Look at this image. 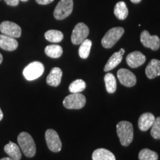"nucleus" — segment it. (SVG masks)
<instances>
[{"mask_svg": "<svg viewBox=\"0 0 160 160\" xmlns=\"http://www.w3.org/2000/svg\"><path fill=\"white\" fill-rule=\"evenodd\" d=\"M18 144L22 153L27 157H34L37 147L33 137L27 132H21L17 137Z\"/></svg>", "mask_w": 160, "mask_h": 160, "instance_id": "obj_1", "label": "nucleus"}, {"mask_svg": "<svg viewBox=\"0 0 160 160\" xmlns=\"http://www.w3.org/2000/svg\"><path fill=\"white\" fill-rule=\"evenodd\" d=\"M117 133L122 145H130L133 139V128L131 122L121 121L117 125Z\"/></svg>", "mask_w": 160, "mask_h": 160, "instance_id": "obj_2", "label": "nucleus"}, {"mask_svg": "<svg viewBox=\"0 0 160 160\" xmlns=\"http://www.w3.org/2000/svg\"><path fill=\"white\" fill-rule=\"evenodd\" d=\"M125 30L122 27H116L110 29L102 39V45L105 48H111L120 39Z\"/></svg>", "mask_w": 160, "mask_h": 160, "instance_id": "obj_3", "label": "nucleus"}, {"mask_svg": "<svg viewBox=\"0 0 160 160\" xmlns=\"http://www.w3.org/2000/svg\"><path fill=\"white\" fill-rule=\"evenodd\" d=\"M45 71L44 65L40 62H33L28 65L23 70V76L28 81L38 79Z\"/></svg>", "mask_w": 160, "mask_h": 160, "instance_id": "obj_4", "label": "nucleus"}, {"mask_svg": "<svg viewBox=\"0 0 160 160\" xmlns=\"http://www.w3.org/2000/svg\"><path fill=\"white\" fill-rule=\"evenodd\" d=\"M73 8V0H60L56 6L53 16L57 20H62L71 14Z\"/></svg>", "mask_w": 160, "mask_h": 160, "instance_id": "obj_5", "label": "nucleus"}, {"mask_svg": "<svg viewBox=\"0 0 160 160\" xmlns=\"http://www.w3.org/2000/svg\"><path fill=\"white\" fill-rule=\"evenodd\" d=\"M85 104V97L80 93H71L63 100V105L67 109H81Z\"/></svg>", "mask_w": 160, "mask_h": 160, "instance_id": "obj_6", "label": "nucleus"}, {"mask_svg": "<svg viewBox=\"0 0 160 160\" xmlns=\"http://www.w3.org/2000/svg\"><path fill=\"white\" fill-rule=\"evenodd\" d=\"M45 140L48 147L52 152L57 153L61 151L62 145L61 139L58 135L57 132L53 129H48L45 132Z\"/></svg>", "mask_w": 160, "mask_h": 160, "instance_id": "obj_7", "label": "nucleus"}, {"mask_svg": "<svg viewBox=\"0 0 160 160\" xmlns=\"http://www.w3.org/2000/svg\"><path fill=\"white\" fill-rule=\"evenodd\" d=\"M89 34V28L85 24L79 22L77 24L71 34V42L74 45H80L87 39Z\"/></svg>", "mask_w": 160, "mask_h": 160, "instance_id": "obj_8", "label": "nucleus"}, {"mask_svg": "<svg viewBox=\"0 0 160 160\" xmlns=\"http://www.w3.org/2000/svg\"><path fill=\"white\" fill-rule=\"evenodd\" d=\"M0 31L2 34L13 38H19L22 34V29L20 26L10 21H4L0 24Z\"/></svg>", "mask_w": 160, "mask_h": 160, "instance_id": "obj_9", "label": "nucleus"}, {"mask_svg": "<svg viewBox=\"0 0 160 160\" xmlns=\"http://www.w3.org/2000/svg\"><path fill=\"white\" fill-rule=\"evenodd\" d=\"M140 40L142 45L146 48L157 51L160 48V39L157 35L152 36L148 31H143L140 35Z\"/></svg>", "mask_w": 160, "mask_h": 160, "instance_id": "obj_10", "label": "nucleus"}, {"mask_svg": "<svg viewBox=\"0 0 160 160\" xmlns=\"http://www.w3.org/2000/svg\"><path fill=\"white\" fill-rule=\"evenodd\" d=\"M117 77L120 83L126 87H133L137 83V77L136 76L125 68H121L117 71Z\"/></svg>", "mask_w": 160, "mask_h": 160, "instance_id": "obj_11", "label": "nucleus"}, {"mask_svg": "<svg viewBox=\"0 0 160 160\" xmlns=\"http://www.w3.org/2000/svg\"><path fill=\"white\" fill-rule=\"evenodd\" d=\"M146 61L145 56L139 51H134L129 53L126 57L127 64L132 68L139 67L143 65Z\"/></svg>", "mask_w": 160, "mask_h": 160, "instance_id": "obj_12", "label": "nucleus"}, {"mask_svg": "<svg viewBox=\"0 0 160 160\" xmlns=\"http://www.w3.org/2000/svg\"><path fill=\"white\" fill-rule=\"evenodd\" d=\"M18 42L15 38L5 34H0V48L7 51H13L18 48Z\"/></svg>", "mask_w": 160, "mask_h": 160, "instance_id": "obj_13", "label": "nucleus"}, {"mask_svg": "<svg viewBox=\"0 0 160 160\" xmlns=\"http://www.w3.org/2000/svg\"><path fill=\"white\" fill-rule=\"evenodd\" d=\"M154 115L151 113H142L138 120V126L142 131H147L153 125L155 121Z\"/></svg>", "mask_w": 160, "mask_h": 160, "instance_id": "obj_14", "label": "nucleus"}, {"mask_svg": "<svg viewBox=\"0 0 160 160\" xmlns=\"http://www.w3.org/2000/svg\"><path fill=\"white\" fill-rule=\"evenodd\" d=\"M62 77V71L59 68L55 67L51 69V72L47 77L46 82L50 86L57 87L61 83Z\"/></svg>", "mask_w": 160, "mask_h": 160, "instance_id": "obj_15", "label": "nucleus"}, {"mask_svg": "<svg viewBox=\"0 0 160 160\" xmlns=\"http://www.w3.org/2000/svg\"><path fill=\"white\" fill-rule=\"evenodd\" d=\"M124 53H125V49L124 48H121L119 50V51L116 52V53H113V54L110 57V59H108V61L107 62V63H106L104 71L108 72L111 71V70H113V68H115L119 64H120L122 60Z\"/></svg>", "mask_w": 160, "mask_h": 160, "instance_id": "obj_16", "label": "nucleus"}, {"mask_svg": "<svg viewBox=\"0 0 160 160\" xmlns=\"http://www.w3.org/2000/svg\"><path fill=\"white\" fill-rule=\"evenodd\" d=\"M145 73L150 79L160 76V60L153 59L148 63L145 68Z\"/></svg>", "mask_w": 160, "mask_h": 160, "instance_id": "obj_17", "label": "nucleus"}, {"mask_svg": "<svg viewBox=\"0 0 160 160\" xmlns=\"http://www.w3.org/2000/svg\"><path fill=\"white\" fill-rule=\"evenodd\" d=\"M4 151L10 157L14 160H20L22 158L21 150L17 144L12 142H9L4 148Z\"/></svg>", "mask_w": 160, "mask_h": 160, "instance_id": "obj_18", "label": "nucleus"}, {"mask_svg": "<svg viewBox=\"0 0 160 160\" xmlns=\"http://www.w3.org/2000/svg\"><path fill=\"white\" fill-rule=\"evenodd\" d=\"M93 160H116L114 154L108 150L99 148L95 150L92 154Z\"/></svg>", "mask_w": 160, "mask_h": 160, "instance_id": "obj_19", "label": "nucleus"}, {"mask_svg": "<svg viewBox=\"0 0 160 160\" xmlns=\"http://www.w3.org/2000/svg\"><path fill=\"white\" fill-rule=\"evenodd\" d=\"M114 15L120 20H124L128 15V9L125 2H119L114 8Z\"/></svg>", "mask_w": 160, "mask_h": 160, "instance_id": "obj_20", "label": "nucleus"}, {"mask_svg": "<svg viewBox=\"0 0 160 160\" xmlns=\"http://www.w3.org/2000/svg\"><path fill=\"white\" fill-rule=\"evenodd\" d=\"M45 53L48 57L53 58V59H57L62 55L63 50L62 48L58 45H48L45 49Z\"/></svg>", "mask_w": 160, "mask_h": 160, "instance_id": "obj_21", "label": "nucleus"}, {"mask_svg": "<svg viewBox=\"0 0 160 160\" xmlns=\"http://www.w3.org/2000/svg\"><path fill=\"white\" fill-rule=\"evenodd\" d=\"M106 90L108 93H113L117 90V80L114 76L111 73H108L104 78Z\"/></svg>", "mask_w": 160, "mask_h": 160, "instance_id": "obj_22", "label": "nucleus"}, {"mask_svg": "<svg viewBox=\"0 0 160 160\" xmlns=\"http://www.w3.org/2000/svg\"><path fill=\"white\" fill-rule=\"evenodd\" d=\"M45 37L51 42L57 43L63 39L64 35L61 31L57 30H49L45 33Z\"/></svg>", "mask_w": 160, "mask_h": 160, "instance_id": "obj_23", "label": "nucleus"}, {"mask_svg": "<svg viewBox=\"0 0 160 160\" xmlns=\"http://www.w3.org/2000/svg\"><path fill=\"white\" fill-rule=\"evenodd\" d=\"M92 42L90 39H86L80 44L79 49V55L82 59H87L89 57L91 51Z\"/></svg>", "mask_w": 160, "mask_h": 160, "instance_id": "obj_24", "label": "nucleus"}, {"mask_svg": "<svg viewBox=\"0 0 160 160\" xmlns=\"http://www.w3.org/2000/svg\"><path fill=\"white\" fill-rule=\"evenodd\" d=\"M86 88L85 82L82 79H78L73 81L69 86V91L71 93H81Z\"/></svg>", "mask_w": 160, "mask_h": 160, "instance_id": "obj_25", "label": "nucleus"}, {"mask_svg": "<svg viewBox=\"0 0 160 160\" xmlns=\"http://www.w3.org/2000/svg\"><path fill=\"white\" fill-rule=\"evenodd\" d=\"M139 160H158L159 156L155 151L148 148L141 150L139 153Z\"/></svg>", "mask_w": 160, "mask_h": 160, "instance_id": "obj_26", "label": "nucleus"}, {"mask_svg": "<svg viewBox=\"0 0 160 160\" xmlns=\"http://www.w3.org/2000/svg\"><path fill=\"white\" fill-rule=\"evenodd\" d=\"M151 128V137L155 139H160V117L155 119L154 122Z\"/></svg>", "mask_w": 160, "mask_h": 160, "instance_id": "obj_27", "label": "nucleus"}, {"mask_svg": "<svg viewBox=\"0 0 160 160\" xmlns=\"http://www.w3.org/2000/svg\"><path fill=\"white\" fill-rule=\"evenodd\" d=\"M5 2L10 6H17L19 5V0H5Z\"/></svg>", "mask_w": 160, "mask_h": 160, "instance_id": "obj_28", "label": "nucleus"}, {"mask_svg": "<svg viewBox=\"0 0 160 160\" xmlns=\"http://www.w3.org/2000/svg\"><path fill=\"white\" fill-rule=\"evenodd\" d=\"M36 2L38 4L42 5H48V4L53 2V0H36Z\"/></svg>", "mask_w": 160, "mask_h": 160, "instance_id": "obj_29", "label": "nucleus"}, {"mask_svg": "<svg viewBox=\"0 0 160 160\" xmlns=\"http://www.w3.org/2000/svg\"><path fill=\"white\" fill-rule=\"evenodd\" d=\"M131 1L133 3H134V4H138V3H139L140 2L142 1V0H131Z\"/></svg>", "mask_w": 160, "mask_h": 160, "instance_id": "obj_30", "label": "nucleus"}, {"mask_svg": "<svg viewBox=\"0 0 160 160\" xmlns=\"http://www.w3.org/2000/svg\"><path fill=\"white\" fill-rule=\"evenodd\" d=\"M2 118H3V113H2V111L1 108H0V121L2 119Z\"/></svg>", "mask_w": 160, "mask_h": 160, "instance_id": "obj_31", "label": "nucleus"}, {"mask_svg": "<svg viewBox=\"0 0 160 160\" xmlns=\"http://www.w3.org/2000/svg\"><path fill=\"white\" fill-rule=\"evenodd\" d=\"M0 160H14V159H13L11 157H5V158H2V159H1Z\"/></svg>", "mask_w": 160, "mask_h": 160, "instance_id": "obj_32", "label": "nucleus"}, {"mask_svg": "<svg viewBox=\"0 0 160 160\" xmlns=\"http://www.w3.org/2000/svg\"><path fill=\"white\" fill-rule=\"evenodd\" d=\"M2 60H3V57H2V55L0 53V64H2Z\"/></svg>", "mask_w": 160, "mask_h": 160, "instance_id": "obj_33", "label": "nucleus"}, {"mask_svg": "<svg viewBox=\"0 0 160 160\" xmlns=\"http://www.w3.org/2000/svg\"><path fill=\"white\" fill-rule=\"evenodd\" d=\"M19 1H22V2H27V1H28V0H19Z\"/></svg>", "mask_w": 160, "mask_h": 160, "instance_id": "obj_34", "label": "nucleus"}]
</instances>
